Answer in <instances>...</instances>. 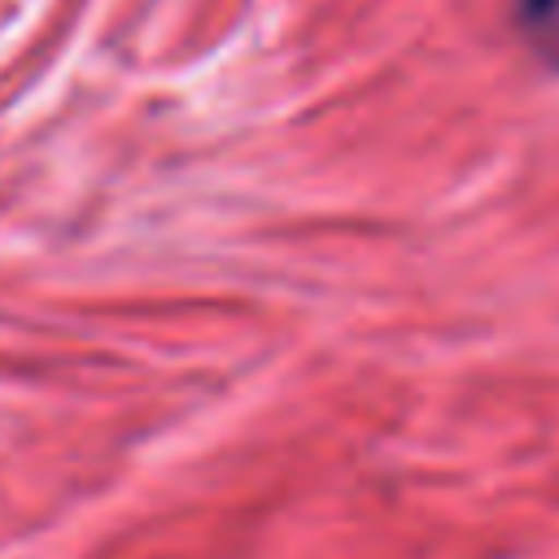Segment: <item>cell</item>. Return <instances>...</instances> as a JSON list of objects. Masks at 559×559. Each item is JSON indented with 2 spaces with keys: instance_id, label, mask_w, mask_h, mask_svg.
<instances>
[{
  "instance_id": "6da1fadb",
  "label": "cell",
  "mask_w": 559,
  "mask_h": 559,
  "mask_svg": "<svg viewBox=\"0 0 559 559\" xmlns=\"http://www.w3.org/2000/svg\"><path fill=\"white\" fill-rule=\"evenodd\" d=\"M515 26L528 48L559 70V0H515Z\"/></svg>"
}]
</instances>
